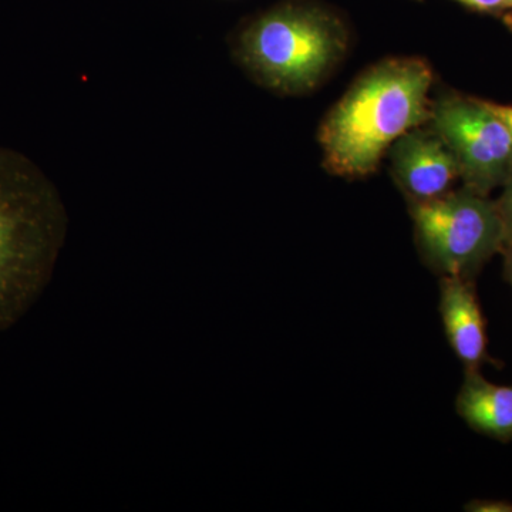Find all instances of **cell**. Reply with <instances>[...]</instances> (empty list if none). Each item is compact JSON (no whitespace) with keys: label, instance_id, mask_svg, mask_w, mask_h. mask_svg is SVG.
<instances>
[{"label":"cell","instance_id":"1","mask_svg":"<svg viewBox=\"0 0 512 512\" xmlns=\"http://www.w3.org/2000/svg\"><path fill=\"white\" fill-rule=\"evenodd\" d=\"M433 70L396 57L366 70L329 111L319 131L325 167L346 178L375 173L389 148L431 117Z\"/></svg>","mask_w":512,"mask_h":512},{"label":"cell","instance_id":"2","mask_svg":"<svg viewBox=\"0 0 512 512\" xmlns=\"http://www.w3.org/2000/svg\"><path fill=\"white\" fill-rule=\"evenodd\" d=\"M346 46L348 30L338 15L316 3L288 0L249 20L235 53L262 86L302 94L328 76Z\"/></svg>","mask_w":512,"mask_h":512},{"label":"cell","instance_id":"3","mask_svg":"<svg viewBox=\"0 0 512 512\" xmlns=\"http://www.w3.org/2000/svg\"><path fill=\"white\" fill-rule=\"evenodd\" d=\"M60 222L59 200L45 174L29 158L0 148V326L35 292Z\"/></svg>","mask_w":512,"mask_h":512},{"label":"cell","instance_id":"4","mask_svg":"<svg viewBox=\"0 0 512 512\" xmlns=\"http://www.w3.org/2000/svg\"><path fill=\"white\" fill-rule=\"evenodd\" d=\"M410 214L421 258L440 276L471 279L504 248L497 204L487 195L448 191L426 201H410Z\"/></svg>","mask_w":512,"mask_h":512},{"label":"cell","instance_id":"5","mask_svg":"<svg viewBox=\"0 0 512 512\" xmlns=\"http://www.w3.org/2000/svg\"><path fill=\"white\" fill-rule=\"evenodd\" d=\"M433 128L456 157L468 190L488 195L512 168V134L484 100L443 97L431 107Z\"/></svg>","mask_w":512,"mask_h":512},{"label":"cell","instance_id":"6","mask_svg":"<svg viewBox=\"0 0 512 512\" xmlns=\"http://www.w3.org/2000/svg\"><path fill=\"white\" fill-rule=\"evenodd\" d=\"M393 174L409 201H426L450 191L460 177L456 157L431 127L413 128L392 146Z\"/></svg>","mask_w":512,"mask_h":512},{"label":"cell","instance_id":"7","mask_svg":"<svg viewBox=\"0 0 512 512\" xmlns=\"http://www.w3.org/2000/svg\"><path fill=\"white\" fill-rule=\"evenodd\" d=\"M440 313L453 352L466 370L478 369L485 360L487 335L483 312L470 279L441 276Z\"/></svg>","mask_w":512,"mask_h":512},{"label":"cell","instance_id":"8","mask_svg":"<svg viewBox=\"0 0 512 512\" xmlns=\"http://www.w3.org/2000/svg\"><path fill=\"white\" fill-rule=\"evenodd\" d=\"M456 409L478 433L497 440L512 439V386L488 382L478 369L466 370Z\"/></svg>","mask_w":512,"mask_h":512},{"label":"cell","instance_id":"9","mask_svg":"<svg viewBox=\"0 0 512 512\" xmlns=\"http://www.w3.org/2000/svg\"><path fill=\"white\" fill-rule=\"evenodd\" d=\"M503 197L497 204L498 212H500L501 222L504 229V248L512 247V168L505 180Z\"/></svg>","mask_w":512,"mask_h":512},{"label":"cell","instance_id":"10","mask_svg":"<svg viewBox=\"0 0 512 512\" xmlns=\"http://www.w3.org/2000/svg\"><path fill=\"white\" fill-rule=\"evenodd\" d=\"M466 8L480 13H498L505 10L507 0H454Z\"/></svg>","mask_w":512,"mask_h":512},{"label":"cell","instance_id":"11","mask_svg":"<svg viewBox=\"0 0 512 512\" xmlns=\"http://www.w3.org/2000/svg\"><path fill=\"white\" fill-rule=\"evenodd\" d=\"M467 511L476 512H512V504L505 501H471L466 505Z\"/></svg>","mask_w":512,"mask_h":512},{"label":"cell","instance_id":"12","mask_svg":"<svg viewBox=\"0 0 512 512\" xmlns=\"http://www.w3.org/2000/svg\"><path fill=\"white\" fill-rule=\"evenodd\" d=\"M485 104H487L488 109L493 111L495 116L504 121L505 126L512 134V106H503V104L493 103V101H485Z\"/></svg>","mask_w":512,"mask_h":512},{"label":"cell","instance_id":"13","mask_svg":"<svg viewBox=\"0 0 512 512\" xmlns=\"http://www.w3.org/2000/svg\"><path fill=\"white\" fill-rule=\"evenodd\" d=\"M505 276H507L508 281L512 285V247L505 248Z\"/></svg>","mask_w":512,"mask_h":512},{"label":"cell","instance_id":"14","mask_svg":"<svg viewBox=\"0 0 512 512\" xmlns=\"http://www.w3.org/2000/svg\"><path fill=\"white\" fill-rule=\"evenodd\" d=\"M503 22L504 25L512 32V12L504 13Z\"/></svg>","mask_w":512,"mask_h":512},{"label":"cell","instance_id":"15","mask_svg":"<svg viewBox=\"0 0 512 512\" xmlns=\"http://www.w3.org/2000/svg\"><path fill=\"white\" fill-rule=\"evenodd\" d=\"M505 9H512V0H507V3H505Z\"/></svg>","mask_w":512,"mask_h":512}]
</instances>
